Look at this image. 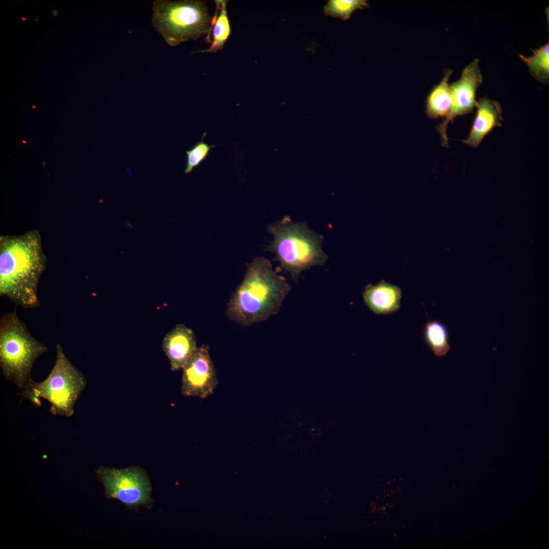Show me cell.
<instances>
[{
    "label": "cell",
    "instance_id": "6da1fadb",
    "mask_svg": "<svg viewBox=\"0 0 549 549\" xmlns=\"http://www.w3.org/2000/svg\"><path fill=\"white\" fill-rule=\"evenodd\" d=\"M46 264L38 231L1 236V296L24 308L39 307L38 287Z\"/></svg>",
    "mask_w": 549,
    "mask_h": 549
},
{
    "label": "cell",
    "instance_id": "7a4b0ae2",
    "mask_svg": "<svg viewBox=\"0 0 549 549\" xmlns=\"http://www.w3.org/2000/svg\"><path fill=\"white\" fill-rule=\"evenodd\" d=\"M291 289L270 262L257 257L247 264L243 279L232 295L226 314L233 321L248 326L264 321L279 311Z\"/></svg>",
    "mask_w": 549,
    "mask_h": 549
},
{
    "label": "cell",
    "instance_id": "3957f363",
    "mask_svg": "<svg viewBox=\"0 0 549 549\" xmlns=\"http://www.w3.org/2000/svg\"><path fill=\"white\" fill-rule=\"evenodd\" d=\"M273 235L266 250L275 254L280 268L297 282L302 272L325 264L328 256L322 248L323 236L311 230L305 222L294 223L288 216L270 225Z\"/></svg>",
    "mask_w": 549,
    "mask_h": 549
},
{
    "label": "cell",
    "instance_id": "277c9868",
    "mask_svg": "<svg viewBox=\"0 0 549 549\" xmlns=\"http://www.w3.org/2000/svg\"><path fill=\"white\" fill-rule=\"evenodd\" d=\"M18 317L16 310L0 321V365L3 375L20 389L33 381L30 372L36 360L47 351Z\"/></svg>",
    "mask_w": 549,
    "mask_h": 549
},
{
    "label": "cell",
    "instance_id": "5b68a950",
    "mask_svg": "<svg viewBox=\"0 0 549 549\" xmlns=\"http://www.w3.org/2000/svg\"><path fill=\"white\" fill-rule=\"evenodd\" d=\"M152 23L169 46L175 47L190 39L206 35L211 42V16L205 1L157 0L152 6Z\"/></svg>",
    "mask_w": 549,
    "mask_h": 549
},
{
    "label": "cell",
    "instance_id": "8992f818",
    "mask_svg": "<svg viewBox=\"0 0 549 549\" xmlns=\"http://www.w3.org/2000/svg\"><path fill=\"white\" fill-rule=\"evenodd\" d=\"M54 365L47 378L42 382L34 381L24 390L22 395L34 405L40 406V399L51 404L50 412L54 415L72 416L76 402L84 389L86 380L66 356L63 347H55Z\"/></svg>",
    "mask_w": 549,
    "mask_h": 549
},
{
    "label": "cell",
    "instance_id": "52a82bcc",
    "mask_svg": "<svg viewBox=\"0 0 549 549\" xmlns=\"http://www.w3.org/2000/svg\"><path fill=\"white\" fill-rule=\"evenodd\" d=\"M96 473L108 499L119 500L131 508L148 506L152 501L149 480L139 467L116 469L101 466Z\"/></svg>",
    "mask_w": 549,
    "mask_h": 549
},
{
    "label": "cell",
    "instance_id": "ba28073f",
    "mask_svg": "<svg viewBox=\"0 0 549 549\" xmlns=\"http://www.w3.org/2000/svg\"><path fill=\"white\" fill-rule=\"evenodd\" d=\"M479 60L475 59L463 70L460 79L450 85L451 106L448 115L437 127L442 145L448 147L446 129L449 123L458 116L472 112L476 108V93L482 82Z\"/></svg>",
    "mask_w": 549,
    "mask_h": 549
},
{
    "label": "cell",
    "instance_id": "9c48e42d",
    "mask_svg": "<svg viewBox=\"0 0 549 549\" xmlns=\"http://www.w3.org/2000/svg\"><path fill=\"white\" fill-rule=\"evenodd\" d=\"M182 369L181 392L184 396L205 399L213 394L218 380L208 346L197 347Z\"/></svg>",
    "mask_w": 549,
    "mask_h": 549
},
{
    "label": "cell",
    "instance_id": "30bf717a",
    "mask_svg": "<svg viewBox=\"0 0 549 549\" xmlns=\"http://www.w3.org/2000/svg\"><path fill=\"white\" fill-rule=\"evenodd\" d=\"M197 347L193 331L182 324L176 325L162 341V348L173 372L182 368Z\"/></svg>",
    "mask_w": 549,
    "mask_h": 549
},
{
    "label": "cell",
    "instance_id": "8fae6325",
    "mask_svg": "<svg viewBox=\"0 0 549 549\" xmlns=\"http://www.w3.org/2000/svg\"><path fill=\"white\" fill-rule=\"evenodd\" d=\"M477 110L468 137L463 141L466 145L476 148L496 127L501 125L502 108L498 102L486 98L477 102Z\"/></svg>",
    "mask_w": 549,
    "mask_h": 549
},
{
    "label": "cell",
    "instance_id": "7c38bea8",
    "mask_svg": "<svg viewBox=\"0 0 549 549\" xmlns=\"http://www.w3.org/2000/svg\"><path fill=\"white\" fill-rule=\"evenodd\" d=\"M362 296L368 308L378 315L390 314L400 308L401 289L384 281L366 286Z\"/></svg>",
    "mask_w": 549,
    "mask_h": 549
},
{
    "label": "cell",
    "instance_id": "4fadbf2b",
    "mask_svg": "<svg viewBox=\"0 0 549 549\" xmlns=\"http://www.w3.org/2000/svg\"><path fill=\"white\" fill-rule=\"evenodd\" d=\"M452 73L448 70L441 81L430 92L425 101V113L431 119L445 118L451 106V95L448 81Z\"/></svg>",
    "mask_w": 549,
    "mask_h": 549
},
{
    "label": "cell",
    "instance_id": "5bb4252c",
    "mask_svg": "<svg viewBox=\"0 0 549 549\" xmlns=\"http://www.w3.org/2000/svg\"><path fill=\"white\" fill-rule=\"evenodd\" d=\"M226 1H216V13L212 17L211 28H213L212 40L210 46L200 51L202 53H215L223 49L231 34L229 20L226 10Z\"/></svg>",
    "mask_w": 549,
    "mask_h": 549
},
{
    "label": "cell",
    "instance_id": "9a60e30c",
    "mask_svg": "<svg viewBox=\"0 0 549 549\" xmlns=\"http://www.w3.org/2000/svg\"><path fill=\"white\" fill-rule=\"evenodd\" d=\"M425 343L438 357L445 356L450 349L446 326L438 320L426 322L423 331Z\"/></svg>",
    "mask_w": 549,
    "mask_h": 549
},
{
    "label": "cell",
    "instance_id": "2e32d148",
    "mask_svg": "<svg viewBox=\"0 0 549 549\" xmlns=\"http://www.w3.org/2000/svg\"><path fill=\"white\" fill-rule=\"evenodd\" d=\"M521 59L528 66L532 76L542 83H548L549 77V44L546 43L539 48L533 50V54L529 57L520 55Z\"/></svg>",
    "mask_w": 549,
    "mask_h": 549
},
{
    "label": "cell",
    "instance_id": "e0dca14e",
    "mask_svg": "<svg viewBox=\"0 0 549 549\" xmlns=\"http://www.w3.org/2000/svg\"><path fill=\"white\" fill-rule=\"evenodd\" d=\"M368 6L365 0H330L324 6L323 12L325 16L346 20L356 10L363 9Z\"/></svg>",
    "mask_w": 549,
    "mask_h": 549
},
{
    "label": "cell",
    "instance_id": "ac0fdd59",
    "mask_svg": "<svg viewBox=\"0 0 549 549\" xmlns=\"http://www.w3.org/2000/svg\"><path fill=\"white\" fill-rule=\"evenodd\" d=\"M206 133L204 132L201 140L196 143L190 149L186 151V166L184 172L188 174L206 159L211 149L216 147L215 144H208L204 141Z\"/></svg>",
    "mask_w": 549,
    "mask_h": 549
}]
</instances>
